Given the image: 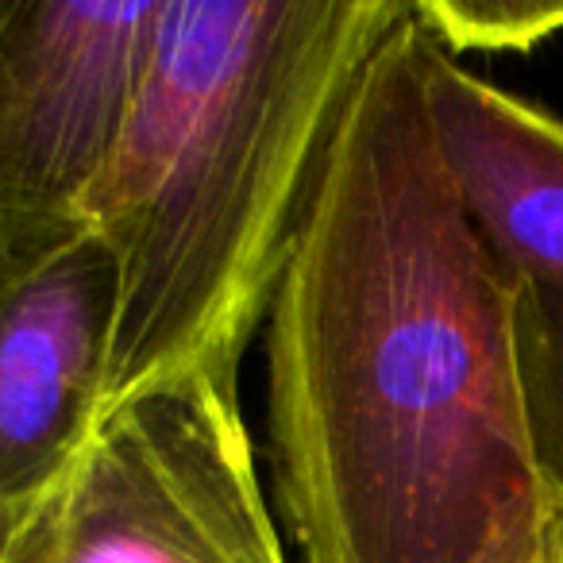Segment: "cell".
Segmentation results:
<instances>
[{
	"instance_id": "277c9868",
	"label": "cell",
	"mask_w": 563,
	"mask_h": 563,
	"mask_svg": "<svg viewBox=\"0 0 563 563\" xmlns=\"http://www.w3.org/2000/svg\"><path fill=\"white\" fill-rule=\"evenodd\" d=\"M112 329L117 258L93 220L0 212V532L101 421Z\"/></svg>"
},
{
	"instance_id": "5b68a950",
	"label": "cell",
	"mask_w": 563,
	"mask_h": 563,
	"mask_svg": "<svg viewBox=\"0 0 563 563\" xmlns=\"http://www.w3.org/2000/svg\"><path fill=\"white\" fill-rule=\"evenodd\" d=\"M166 0H0V212L78 209L151 70Z\"/></svg>"
},
{
	"instance_id": "7a4b0ae2",
	"label": "cell",
	"mask_w": 563,
	"mask_h": 563,
	"mask_svg": "<svg viewBox=\"0 0 563 563\" xmlns=\"http://www.w3.org/2000/svg\"><path fill=\"white\" fill-rule=\"evenodd\" d=\"M409 0H166L117 151L78 201L117 258L104 409L240 363L344 104Z\"/></svg>"
},
{
	"instance_id": "52a82bcc",
	"label": "cell",
	"mask_w": 563,
	"mask_h": 563,
	"mask_svg": "<svg viewBox=\"0 0 563 563\" xmlns=\"http://www.w3.org/2000/svg\"><path fill=\"white\" fill-rule=\"evenodd\" d=\"M517 347L537 460L563 506V290L517 282Z\"/></svg>"
},
{
	"instance_id": "6da1fadb",
	"label": "cell",
	"mask_w": 563,
	"mask_h": 563,
	"mask_svg": "<svg viewBox=\"0 0 563 563\" xmlns=\"http://www.w3.org/2000/svg\"><path fill=\"white\" fill-rule=\"evenodd\" d=\"M413 12L344 104L266 313V437L301 563H532L537 460L517 282L424 101Z\"/></svg>"
},
{
	"instance_id": "8992f818",
	"label": "cell",
	"mask_w": 563,
	"mask_h": 563,
	"mask_svg": "<svg viewBox=\"0 0 563 563\" xmlns=\"http://www.w3.org/2000/svg\"><path fill=\"white\" fill-rule=\"evenodd\" d=\"M424 101L440 155L514 282L563 290V120L463 70L429 40Z\"/></svg>"
},
{
	"instance_id": "ba28073f",
	"label": "cell",
	"mask_w": 563,
	"mask_h": 563,
	"mask_svg": "<svg viewBox=\"0 0 563 563\" xmlns=\"http://www.w3.org/2000/svg\"><path fill=\"white\" fill-rule=\"evenodd\" d=\"M417 27L444 55L537 51L563 32V0H409Z\"/></svg>"
},
{
	"instance_id": "3957f363",
	"label": "cell",
	"mask_w": 563,
	"mask_h": 563,
	"mask_svg": "<svg viewBox=\"0 0 563 563\" xmlns=\"http://www.w3.org/2000/svg\"><path fill=\"white\" fill-rule=\"evenodd\" d=\"M0 563H290L240 383L197 371L109 409L0 532Z\"/></svg>"
},
{
	"instance_id": "9c48e42d",
	"label": "cell",
	"mask_w": 563,
	"mask_h": 563,
	"mask_svg": "<svg viewBox=\"0 0 563 563\" xmlns=\"http://www.w3.org/2000/svg\"><path fill=\"white\" fill-rule=\"evenodd\" d=\"M532 563H563V506H560V514L552 517V525H548L544 540H540V552L532 555Z\"/></svg>"
}]
</instances>
